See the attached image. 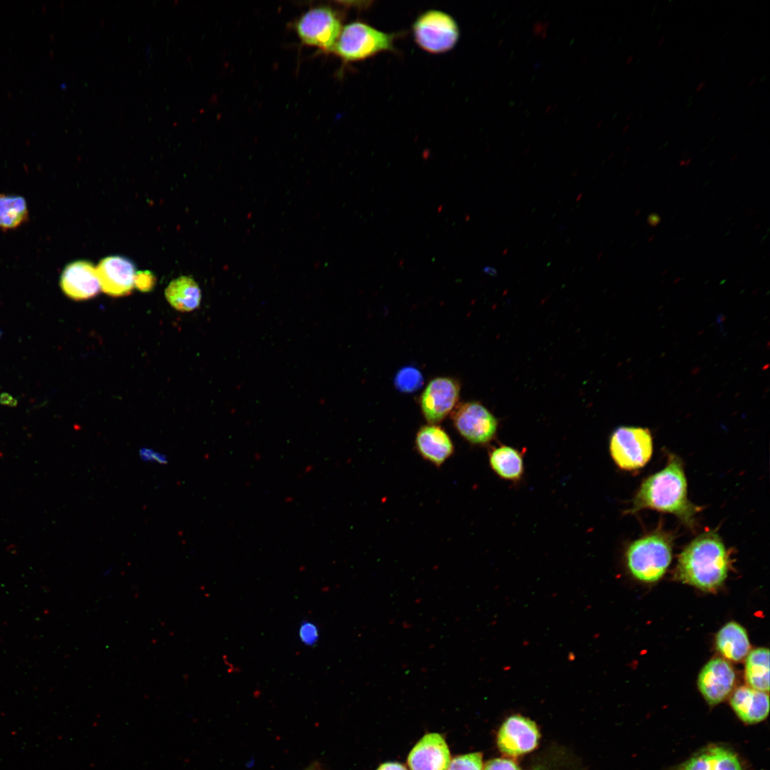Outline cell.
Instances as JSON below:
<instances>
[{
  "instance_id": "cell-1",
  "label": "cell",
  "mask_w": 770,
  "mask_h": 770,
  "mask_svg": "<svg viewBox=\"0 0 770 770\" xmlns=\"http://www.w3.org/2000/svg\"><path fill=\"white\" fill-rule=\"evenodd\" d=\"M647 508L673 514L689 528L695 525L700 507L687 498L683 463L678 456L669 455L666 466L642 483L630 512Z\"/></svg>"
},
{
  "instance_id": "cell-2",
  "label": "cell",
  "mask_w": 770,
  "mask_h": 770,
  "mask_svg": "<svg viewBox=\"0 0 770 770\" xmlns=\"http://www.w3.org/2000/svg\"><path fill=\"white\" fill-rule=\"evenodd\" d=\"M729 555L719 535L703 533L688 544L678 558L677 575L684 583L705 591L720 587L727 578Z\"/></svg>"
},
{
  "instance_id": "cell-3",
  "label": "cell",
  "mask_w": 770,
  "mask_h": 770,
  "mask_svg": "<svg viewBox=\"0 0 770 770\" xmlns=\"http://www.w3.org/2000/svg\"><path fill=\"white\" fill-rule=\"evenodd\" d=\"M672 539L667 533L654 532L643 536L628 547L627 568L637 579L647 582L659 580L672 560Z\"/></svg>"
},
{
  "instance_id": "cell-4",
  "label": "cell",
  "mask_w": 770,
  "mask_h": 770,
  "mask_svg": "<svg viewBox=\"0 0 770 770\" xmlns=\"http://www.w3.org/2000/svg\"><path fill=\"white\" fill-rule=\"evenodd\" d=\"M399 34L387 33L360 21L342 28L332 52L344 63L357 62L380 53L394 51Z\"/></svg>"
},
{
  "instance_id": "cell-5",
  "label": "cell",
  "mask_w": 770,
  "mask_h": 770,
  "mask_svg": "<svg viewBox=\"0 0 770 770\" xmlns=\"http://www.w3.org/2000/svg\"><path fill=\"white\" fill-rule=\"evenodd\" d=\"M412 34L418 46L433 54L452 50L460 37L456 20L448 14L436 9L420 14L412 25Z\"/></svg>"
},
{
  "instance_id": "cell-6",
  "label": "cell",
  "mask_w": 770,
  "mask_h": 770,
  "mask_svg": "<svg viewBox=\"0 0 770 770\" xmlns=\"http://www.w3.org/2000/svg\"><path fill=\"white\" fill-rule=\"evenodd\" d=\"M652 451V438L647 428L621 426L615 429L610 437L611 457L623 470L642 468L651 458Z\"/></svg>"
},
{
  "instance_id": "cell-7",
  "label": "cell",
  "mask_w": 770,
  "mask_h": 770,
  "mask_svg": "<svg viewBox=\"0 0 770 770\" xmlns=\"http://www.w3.org/2000/svg\"><path fill=\"white\" fill-rule=\"evenodd\" d=\"M342 28L340 16L328 6L308 10L297 20L295 26L304 44L326 52L332 51Z\"/></svg>"
},
{
  "instance_id": "cell-8",
  "label": "cell",
  "mask_w": 770,
  "mask_h": 770,
  "mask_svg": "<svg viewBox=\"0 0 770 770\" xmlns=\"http://www.w3.org/2000/svg\"><path fill=\"white\" fill-rule=\"evenodd\" d=\"M452 420L458 433L474 445L490 443L497 433L496 418L478 402L470 401L456 406Z\"/></svg>"
},
{
  "instance_id": "cell-9",
  "label": "cell",
  "mask_w": 770,
  "mask_h": 770,
  "mask_svg": "<svg viewBox=\"0 0 770 770\" xmlns=\"http://www.w3.org/2000/svg\"><path fill=\"white\" fill-rule=\"evenodd\" d=\"M460 384L451 377H436L429 381L420 397V406L426 421L441 422L456 407Z\"/></svg>"
},
{
  "instance_id": "cell-10",
  "label": "cell",
  "mask_w": 770,
  "mask_h": 770,
  "mask_svg": "<svg viewBox=\"0 0 770 770\" xmlns=\"http://www.w3.org/2000/svg\"><path fill=\"white\" fill-rule=\"evenodd\" d=\"M539 738L540 733L534 722L520 715H513L500 727L497 744L501 752L516 756L533 750Z\"/></svg>"
},
{
  "instance_id": "cell-11",
  "label": "cell",
  "mask_w": 770,
  "mask_h": 770,
  "mask_svg": "<svg viewBox=\"0 0 770 770\" xmlns=\"http://www.w3.org/2000/svg\"><path fill=\"white\" fill-rule=\"evenodd\" d=\"M735 672L725 659L716 657L702 668L698 677V687L706 701L715 705L724 700L735 683Z\"/></svg>"
},
{
  "instance_id": "cell-12",
  "label": "cell",
  "mask_w": 770,
  "mask_h": 770,
  "mask_svg": "<svg viewBox=\"0 0 770 770\" xmlns=\"http://www.w3.org/2000/svg\"><path fill=\"white\" fill-rule=\"evenodd\" d=\"M101 289L112 297L128 294L135 286V269L128 259L107 257L96 267Z\"/></svg>"
},
{
  "instance_id": "cell-13",
  "label": "cell",
  "mask_w": 770,
  "mask_h": 770,
  "mask_svg": "<svg viewBox=\"0 0 770 770\" xmlns=\"http://www.w3.org/2000/svg\"><path fill=\"white\" fill-rule=\"evenodd\" d=\"M60 285L63 293L74 300L92 298L101 289L96 268L82 260L71 262L65 267Z\"/></svg>"
},
{
  "instance_id": "cell-14",
  "label": "cell",
  "mask_w": 770,
  "mask_h": 770,
  "mask_svg": "<svg viewBox=\"0 0 770 770\" xmlns=\"http://www.w3.org/2000/svg\"><path fill=\"white\" fill-rule=\"evenodd\" d=\"M407 761L411 770H447L450 751L441 734L429 733L414 746Z\"/></svg>"
},
{
  "instance_id": "cell-15",
  "label": "cell",
  "mask_w": 770,
  "mask_h": 770,
  "mask_svg": "<svg viewBox=\"0 0 770 770\" xmlns=\"http://www.w3.org/2000/svg\"><path fill=\"white\" fill-rule=\"evenodd\" d=\"M415 445L421 456L436 466H441L454 451L450 436L437 424L422 426L416 433Z\"/></svg>"
},
{
  "instance_id": "cell-16",
  "label": "cell",
  "mask_w": 770,
  "mask_h": 770,
  "mask_svg": "<svg viewBox=\"0 0 770 770\" xmlns=\"http://www.w3.org/2000/svg\"><path fill=\"white\" fill-rule=\"evenodd\" d=\"M730 704L737 716L747 724L763 721L769 711L768 694L749 686L738 687L732 695Z\"/></svg>"
},
{
  "instance_id": "cell-17",
  "label": "cell",
  "mask_w": 770,
  "mask_h": 770,
  "mask_svg": "<svg viewBox=\"0 0 770 770\" xmlns=\"http://www.w3.org/2000/svg\"><path fill=\"white\" fill-rule=\"evenodd\" d=\"M674 770H743L735 754L722 746H712L697 754Z\"/></svg>"
},
{
  "instance_id": "cell-18",
  "label": "cell",
  "mask_w": 770,
  "mask_h": 770,
  "mask_svg": "<svg viewBox=\"0 0 770 770\" xmlns=\"http://www.w3.org/2000/svg\"><path fill=\"white\" fill-rule=\"evenodd\" d=\"M718 651L727 659L740 661L749 653L750 644L745 629L735 622H729L717 635Z\"/></svg>"
},
{
  "instance_id": "cell-19",
  "label": "cell",
  "mask_w": 770,
  "mask_h": 770,
  "mask_svg": "<svg viewBox=\"0 0 770 770\" xmlns=\"http://www.w3.org/2000/svg\"><path fill=\"white\" fill-rule=\"evenodd\" d=\"M165 297L170 305L180 312L197 309L201 302V291L197 282L190 277L173 280L165 289Z\"/></svg>"
},
{
  "instance_id": "cell-20",
  "label": "cell",
  "mask_w": 770,
  "mask_h": 770,
  "mask_svg": "<svg viewBox=\"0 0 770 770\" xmlns=\"http://www.w3.org/2000/svg\"><path fill=\"white\" fill-rule=\"evenodd\" d=\"M492 470L501 478L518 481L523 474V458L520 452L509 446L502 445L489 453Z\"/></svg>"
},
{
  "instance_id": "cell-21",
  "label": "cell",
  "mask_w": 770,
  "mask_h": 770,
  "mask_svg": "<svg viewBox=\"0 0 770 770\" xmlns=\"http://www.w3.org/2000/svg\"><path fill=\"white\" fill-rule=\"evenodd\" d=\"M745 679L749 687L764 692L769 690V651L760 647L748 653Z\"/></svg>"
},
{
  "instance_id": "cell-22",
  "label": "cell",
  "mask_w": 770,
  "mask_h": 770,
  "mask_svg": "<svg viewBox=\"0 0 770 770\" xmlns=\"http://www.w3.org/2000/svg\"><path fill=\"white\" fill-rule=\"evenodd\" d=\"M29 212L24 197L0 194V228L14 229L28 219Z\"/></svg>"
},
{
  "instance_id": "cell-23",
  "label": "cell",
  "mask_w": 770,
  "mask_h": 770,
  "mask_svg": "<svg viewBox=\"0 0 770 770\" xmlns=\"http://www.w3.org/2000/svg\"><path fill=\"white\" fill-rule=\"evenodd\" d=\"M423 377L421 372L411 366L404 367L396 375L394 383L403 392H413L421 387Z\"/></svg>"
},
{
  "instance_id": "cell-24",
  "label": "cell",
  "mask_w": 770,
  "mask_h": 770,
  "mask_svg": "<svg viewBox=\"0 0 770 770\" xmlns=\"http://www.w3.org/2000/svg\"><path fill=\"white\" fill-rule=\"evenodd\" d=\"M482 754L471 753L455 757L447 770H483Z\"/></svg>"
},
{
  "instance_id": "cell-25",
  "label": "cell",
  "mask_w": 770,
  "mask_h": 770,
  "mask_svg": "<svg viewBox=\"0 0 770 770\" xmlns=\"http://www.w3.org/2000/svg\"><path fill=\"white\" fill-rule=\"evenodd\" d=\"M299 636L304 645H314L319 639L318 627L312 622H303L299 627Z\"/></svg>"
},
{
  "instance_id": "cell-26",
  "label": "cell",
  "mask_w": 770,
  "mask_h": 770,
  "mask_svg": "<svg viewBox=\"0 0 770 770\" xmlns=\"http://www.w3.org/2000/svg\"><path fill=\"white\" fill-rule=\"evenodd\" d=\"M138 455L143 462L157 463L160 465L168 463V457L165 453L150 448H141L138 451Z\"/></svg>"
},
{
  "instance_id": "cell-27",
  "label": "cell",
  "mask_w": 770,
  "mask_h": 770,
  "mask_svg": "<svg viewBox=\"0 0 770 770\" xmlns=\"http://www.w3.org/2000/svg\"><path fill=\"white\" fill-rule=\"evenodd\" d=\"M483 770H521L512 759L498 758L488 761Z\"/></svg>"
},
{
  "instance_id": "cell-28",
  "label": "cell",
  "mask_w": 770,
  "mask_h": 770,
  "mask_svg": "<svg viewBox=\"0 0 770 770\" xmlns=\"http://www.w3.org/2000/svg\"><path fill=\"white\" fill-rule=\"evenodd\" d=\"M135 285L142 291H148L154 285V277L148 272L136 273Z\"/></svg>"
},
{
  "instance_id": "cell-29",
  "label": "cell",
  "mask_w": 770,
  "mask_h": 770,
  "mask_svg": "<svg viewBox=\"0 0 770 770\" xmlns=\"http://www.w3.org/2000/svg\"><path fill=\"white\" fill-rule=\"evenodd\" d=\"M377 770H407V769L397 762H387L381 764Z\"/></svg>"
},
{
  "instance_id": "cell-30",
  "label": "cell",
  "mask_w": 770,
  "mask_h": 770,
  "mask_svg": "<svg viewBox=\"0 0 770 770\" xmlns=\"http://www.w3.org/2000/svg\"><path fill=\"white\" fill-rule=\"evenodd\" d=\"M0 401L3 404L10 405V406L15 405L16 404V400L14 399H13L11 396H10V395H9L7 394H1V396L0 397Z\"/></svg>"
},
{
  "instance_id": "cell-31",
  "label": "cell",
  "mask_w": 770,
  "mask_h": 770,
  "mask_svg": "<svg viewBox=\"0 0 770 770\" xmlns=\"http://www.w3.org/2000/svg\"><path fill=\"white\" fill-rule=\"evenodd\" d=\"M660 220L659 215L656 214H652L648 217L649 224L652 226L657 225Z\"/></svg>"
},
{
  "instance_id": "cell-32",
  "label": "cell",
  "mask_w": 770,
  "mask_h": 770,
  "mask_svg": "<svg viewBox=\"0 0 770 770\" xmlns=\"http://www.w3.org/2000/svg\"><path fill=\"white\" fill-rule=\"evenodd\" d=\"M320 769H320L319 763L317 762V761H314L303 770H320Z\"/></svg>"
},
{
  "instance_id": "cell-33",
  "label": "cell",
  "mask_w": 770,
  "mask_h": 770,
  "mask_svg": "<svg viewBox=\"0 0 770 770\" xmlns=\"http://www.w3.org/2000/svg\"><path fill=\"white\" fill-rule=\"evenodd\" d=\"M706 85H707V83H706L705 81H701V82H699V83H698V84H697V85L696 86V88H695V92H696V93H699V92L702 91V90H703V89L704 88V87L706 86Z\"/></svg>"
},
{
  "instance_id": "cell-34",
  "label": "cell",
  "mask_w": 770,
  "mask_h": 770,
  "mask_svg": "<svg viewBox=\"0 0 770 770\" xmlns=\"http://www.w3.org/2000/svg\"><path fill=\"white\" fill-rule=\"evenodd\" d=\"M483 271L486 273H488L489 274H495L496 275L497 274V271L496 270V269H494L493 267H483Z\"/></svg>"
},
{
  "instance_id": "cell-35",
  "label": "cell",
  "mask_w": 770,
  "mask_h": 770,
  "mask_svg": "<svg viewBox=\"0 0 770 770\" xmlns=\"http://www.w3.org/2000/svg\"><path fill=\"white\" fill-rule=\"evenodd\" d=\"M664 41H665V36H662L658 40V42H657L658 46L660 47L664 43Z\"/></svg>"
},
{
  "instance_id": "cell-36",
  "label": "cell",
  "mask_w": 770,
  "mask_h": 770,
  "mask_svg": "<svg viewBox=\"0 0 770 770\" xmlns=\"http://www.w3.org/2000/svg\"><path fill=\"white\" fill-rule=\"evenodd\" d=\"M756 81V78H755V77L752 78L748 83V87L753 86L755 84Z\"/></svg>"
},
{
  "instance_id": "cell-37",
  "label": "cell",
  "mask_w": 770,
  "mask_h": 770,
  "mask_svg": "<svg viewBox=\"0 0 770 770\" xmlns=\"http://www.w3.org/2000/svg\"><path fill=\"white\" fill-rule=\"evenodd\" d=\"M633 58H634V56H633V55H630V56H629L627 57V64H630V63H632V60H633Z\"/></svg>"
},
{
  "instance_id": "cell-38",
  "label": "cell",
  "mask_w": 770,
  "mask_h": 770,
  "mask_svg": "<svg viewBox=\"0 0 770 770\" xmlns=\"http://www.w3.org/2000/svg\"><path fill=\"white\" fill-rule=\"evenodd\" d=\"M717 112H714V113H712V114L711 115V116H710V119H711V120H712V119H714V118H716V116H717Z\"/></svg>"
},
{
  "instance_id": "cell-39",
  "label": "cell",
  "mask_w": 770,
  "mask_h": 770,
  "mask_svg": "<svg viewBox=\"0 0 770 770\" xmlns=\"http://www.w3.org/2000/svg\"><path fill=\"white\" fill-rule=\"evenodd\" d=\"M628 128H629V125H627V126L625 127V128L624 131H625H625H627V130H628Z\"/></svg>"
},
{
  "instance_id": "cell-40",
  "label": "cell",
  "mask_w": 770,
  "mask_h": 770,
  "mask_svg": "<svg viewBox=\"0 0 770 770\" xmlns=\"http://www.w3.org/2000/svg\"><path fill=\"white\" fill-rule=\"evenodd\" d=\"M0 335H1V332H0Z\"/></svg>"
},
{
  "instance_id": "cell-41",
  "label": "cell",
  "mask_w": 770,
  "mask_h": 770,
  "mask_svg": "<svg viewBox=\"0 0 770 770\" xmlns=\"http://www.w3.org/2000/svg\"><path fill=\"white\" fill-rule=\"evenodd\" d=\"M320 770H322V769H320Z\"/></svg>"
}]
</instances>
